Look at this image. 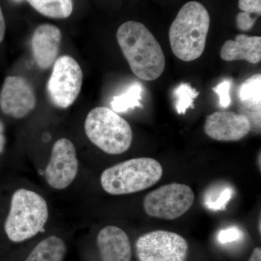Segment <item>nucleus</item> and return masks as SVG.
<instances>
[{"mask_svg":"<svg viewBox=\"0 0 261 261\" xmlns=\"http://www.w3.org/2000/svg\"><path fill=\"white\" fill-rule=\"evenodd\" d=\"M14 1L17 2V3H19V2H21L22 0H14Z\"/></svg>","mask_w":261,"mask_h":261,"instance_id":"28","label":"nucleus"},{"mask_svg":"<svg viewBox=\"0 0 261 261\" xmlns=\"http://www.w3.org/2000/svg\"><path fill=\"white\" fill-rule=\"evenodd\" d=\"M142 92L143 87L140 83L132 84L126 92L113 97L111 102L113 111L116 113H123L135 108H142Z\"/></svg>","mask_w":261,"mask_h":261,"instance_id":"18","label":"nucleus"},{"mask_svg":"<svg viewBox=\"0 0 261 261\" xmlns=\"http://www.w3.org/2000/svg\"><path fill=\"white\" fill-rule=\"evenodd\" d=\"M117 41L134 74L144 81L158 80L164 71L162 48L144 24L127 21L117 31Z\"/></svg>","mask_w":261,"mask_h":261,"instance_id":"1","label":"nucleus"},{"mask_svg":"<svg viewBox=\"0 0 261 261\" xmlns=\"http://www.w3.org/2000/svg\"><path fill=\"white\" fill-rule=\"evenodd\" d=\"M248 261H261V249L260 247L254 249Z\"/></svg>","mask_w":261,"mask_h":261,"instance_id":"27","label":"nucleus"},{"mask_svg":"<svg viewBox=\"0 0 261 261\" xmlns=\"http://www.w3.org/2000/svg\"><path fill=\"white\" fill-rule=\"evenodd\" d=\"M233 190L229 186L218 187L211 188L205 194V207L210 210H225L233 195Z\"/></svg>","mask_w":261,"mask_h":261,"instance_id":"19","label":"nucleus"},{"mask_svg":"<svg viewBox=\"0 0 261 261\" xmlns=\"http://www.w3.org/2000/svg\"><path fill=\"white\" fill-rule=\"evenodd\" d=\"M257 18V16L252 17L251 14L246 12H241L236 17L237 27L243 32H247L254 27Z\"/></svg>","mask_w":261,"mask_h":261,"instance_id":"22","label":"nucleus"},{"mask_svg":"<svg viewBox=\"0 0 261 261\" xmlns=\"http://www.w3.org/2000/svg\"><path fill=\"white\" fill-rule=\"evenodd\" d=\"M39 13L51 18H68L73 12V0H27Z\"/></svg>","mask_w":261,"mask_h":261,"instance_id":"17","label":"nucleus"},{"mask_svg":"<svg viewBox=\"0 0 261 261\" xmlns=\"http://www.w3.org/2000/svg\"><path fill=\"white\" fill-rule=\"evenodd\" d=\"M37 104L32 84L21 76H8L0 93V108L6 115L15 118L28 116Z\"/></svg>","mask_w":261,"mask_h":261,"instance_id":"10","label":"nucleus"},{"mask_svg":"<svg viewBox=\"0 0 261 261\" xmlns=\"http://www.w3.org/2000/svg\"><path fill=\"white\" fill-rule=\"evenodd\" d=\"M195 194L191 187L183 184L163 185L149 192L143 200L146 214L157 219L174 220L191 208Z\"/></svg>","mask_w":261,"mask_h":261,"instance_id":"6","label":"nucleus"},{"mask_svg":"<svg viewBox=\"0 0 261 261\" xmlns=\"http://www.w3.org/2000/svg\"><path fill=\"white\" fill-rule=\"evenodd\" d=\"M238 97L243 105L241 114L247 117L252 128L260 129L261 75L255 74L240 85Z\"/></svg>","mask_w":261,"mask_h":261,"instance_id":"15","label":"nucleus"},{"mask_svg":"<svg viewBox=\"0 0 261 261\" xmlns=\"http://www.w3.org/2000/svg\"><path fill=\"white\" fill-rule=\"evenodd\" d=\"M199 94L190 84L182 83L178 85L173 92L176 112L179 115L185 114L189 108H195L194 101Z\"/></svg>","mask_w":261,"mask_h":261,"instance_id":"20","label":"nucleus"},{"mask_svg":"<svg viewBox=\"0 0 261 261\" xmlns=\"http://www.w3.org/2000/svg\"><path fill=\"white\" fill-rule=\"evenodd\" d=\"M61 31L56 25L42 24L34 31L32 38L34 59L41 69L50 68L59 53Z\"/></svg>","mask_w":261,"mask_h":261,"instance_id":"12","label":"nucleus"},{"mask_svg":"<svg viewBox=\"0 0 261 261\" xmlns=\"http://www.w3.org/2000/svg\"><path fill=\"white\" fill-rule=\"evenodd\" d=\"M231 87V81L226 80L212 89L215 93L219 95V104L223 108H227L231 105V96H230Z\"/></svg>","mask_w":261,"mask_h":261,"instance_id":"21","label":"nucleus"},{"mask_svg":"<svg viewBox=\"0 0 261 261\" xmlns=\"http://www.w3.org/2000/svg\"><path fill=\"white\" fill-rule=\"evenodd\" d=\"M5 145V137L4 135V126L0 121V153L3 152Z\"/></svg>","mask_w":261,"mask_h":261,"instance_id":"26","label":"nucleus"},{"mask_svg":"<svg viewBox=\"0 0 261 261\" xmlns=\"http://www.w3.org/2000/svg\"><path fill=\"white\" fill-rule=\"evenodd\" d=\"M5 34V21L3 10L0 7V42H3Z\"/></svg>","mask_w":261,"mask_h":261,"instance_id":"25","label":"nucleus"},{"mask_svg":"<svg viewBox=\"0 0 261 261\" xmlns=\"http://www.w3.org/2000/svg\"><path fill=\"white\" fill-rule=\"evenodd\" d=\"M87 137L94 145L110 154H120L130 148L133 133L129 123L106 107L94 108L84 123Z\"/></svg>","mask_w":261,"mask_h":261,"instance_id":"5","label":"nucleus"},{"mask_svg":"<svg viewBox=\"0 0 261 261\" xmlns=\"http://www.w3.org/2000/svg\"><path fill=\"white\" fill-rule=\"evenodd\" d=\"M204 130L212 140L236 142L248 135L251 124L247 117L241 113L218 111L206 118Z\"/></svg>","mask_w":261,"mask_h":261,"instance_id":"11","label":"nucleus"},{"mask_svg":"<svg viewBox=\"0 0 261 261\" xmlns=\"http://www.w3.org/2000/svg\"><path fill=\"white\" fill-rule=\"evenodd\" d=\"M241 238V231L238 228L235 227L221 230L219 235H218V240H219V243L222 244L233 243V242L238 241Z\"/></svg>","mask_w":261,"mask_h":261,"instance_id":"23","label":"nucleus"},{"mask_svg":"<svg viewBox=\"0 0 261 261\" xmlns=\"http://www.w3.org/2000/svg\"><path fill=\"white\" fill-rule=\"evenodd\" d=\"M210 25V15L204 5L195 1L184 5L170 27V44L175 56L185 62L200 58Z\"/></svg>","mask_w":261,"mask_h":261,"instance_id":"2","label":"nucleus"},{"mask_svg":"<svg viewBox=\"0 0 261 261\" xmlns=\"http://www.w3.org/2000/svg\"><path fill=\"white\" fill-rule=\"evenodd\" d=\"M78 171L79 161L73 142L65 138L56 141L44 173L48 185L55 190H64L74 181Z\"/></svg>","mask_w":261,"mask_h":261,"instance_id":"9","label":"nucleus"},{"mask_svg":"<svg viewBox=\"0 0 261 261\" xmlns=\"http://www.w3.org/2000/svg\"><path fill=\"white\" fill-rule=\"evenodd\" d=\"M82 83L83 72L78 62L70 56L60 57L55 62L47 84L51 103L62 109L70 107L80 95Z\"/></svg>","mask_w":261,"mask_h":261,"instance_id":"7","label":"nucleus"},{"mask_svg":"<svg viewBox=\"0 0 261 261\" xmlns=\"http://www.w3.org/2000/svg\"><path fill=\"white\" fill-rule=\"evenodd\" d=\"M49 219L47 201L42 195L27 189H19L13 195L5 224L10 240L21 243L44 231Z\"/></svg>","mask_w":261,"mask_h":261,"instance_id":"3","label":"nucleus"},{"mask_svg":"<svg viewBox=\"0 0 261 261\" xmlns=\"http://www.w3.org/2000/svg\"><path fill=\"white\" fill-rule=\"evenodd\" d=\"M239 8L250 14L261 15V0H239Z\"/></svg>","mask_w":261,"mask_h":261,"instance_id":"24","label":"nucleus"},{"mask_svg":"<svg viewBox=\"0 0 261 261\" xmlns=\"http://www.w3.org/2000/svg\"><path fill=\"white\" fill-rule=\"evenodd\" d=\"M162 175L163 168L159 161L150 158H137L105 170L100 183L110 195H128L153 186Z\"/></svg>","mask_w":261,"mask_h":261,"instance_id":"4","label":"nucleus"},{"mask_svg":"<svg viewBox=\"0 0 261 261\" xmlns=\"http://www.w3.org/2000/svg\"><path fill=\"white\" fill-rule=\"evenodd\" d=\"M97 244L102 261H130L132 247L129 238L121 228L107 226L97 238Z\"/></svg>","mask_w":261,"mask_h":261,"instance_id":"13","label":"nucleus"},{"mask_svg":"<svg viewBox=\"0 0 261 261\" xmlns=\"http://www.w3.org/2000/svg\"><path fill=\"white\" fill-rule=\"evenodd\" d=\"M220 56L225 61L244 60L257 64L261 60V37L238 34L234 40L228 39L224 43Z\"/></svg>","mask_w":261,"mask_h":261,"instance_id":"14","label":"nucleus"},{"mask_svg":"<svg viewBox=\"0 0 261 261\" xmlns=\"http://www.w3.org/2000/svg\"><path fill=\"white\" fill-rule=\"evenodd\" d=\"M140 261H186L189 245L181 235L157 230L142 235L136 242Z\"/></svg>","mask_w":261,"mask_h":261,"instance_id":"8","label":"nucleus"},{"mask_svg":"<svg viewBox=\"0 0 261 261\" xmlns=\"http://www.w3.org/2000/svg\"><path fill=\"white\" fill-rule=\"evenodd\" d=\"M66 253L64 241L57 236L44 239L24 261H63Z\"/></svg>","mask_w":261,"mask_h":261,"instance_id":"16","label":"nucleus"}]
</instances>
